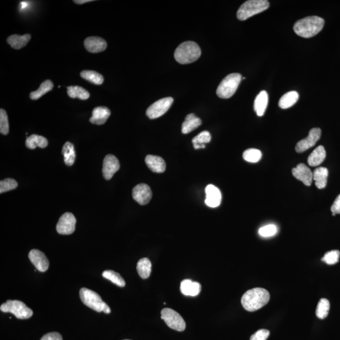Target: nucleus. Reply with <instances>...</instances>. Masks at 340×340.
Listing matches in <instances>:
<instances>
[{
    "instance_id": "473e14b6",
    "label": "nucleus",
    "mask_w": 340,
    "mask_h": 340,
    "mask_svg": "<svg viewBox=\"0 0 340 340\" xmlns=\"http://www.w3.org/2000/svg\"><path fill=\"white\" fill-rule=\"evenodd\" d=\"M211 141L210 132L205 130V131L200 132L192 139V143L195 150H199V149L206 148L205 144L210 143Z\"/></svg>"
},
{
    "instance_id": "79ce46f5",
    "label": "nucleus",
    "mask_w": 340,
    "mask_h": 340,
    "mask_svg": "<svg viewBox=\"0 0 340 340\" xmlns=\"http://www.w3.org/2000/svg\"><path fill=\"white\" fill-rule=\"evenodd\" d=\"M40 340H62V337L59 333L51 332L44 335Z\"/></svg>"
},
{
    "instance_id": "6e6552de",
    "label": "nucleus",
    "mask_w": 340,
    "mask_h": 340,
    "mask_svg": "<svg viewBox=\"0 0 340 340\" xmlns=\"http://www.w3.org/2000/svg\"><path fill=\"white\" fill-rule=\"evenodd\" d=\"M161 317L169 328L178 332H183L185 330V322L183 317L175 310L170 308H164L161 310Z\"/></svg>"
},
{
    "instance_id": "58836bf2",
    "label": "nucleus",
    "mask_w": 340,
    "mask_h": 340,
    "mask_svg": "<svg viewBox=\"0 0 340 340\" xmlns=\"http://www.w3.org/2000/svg\"><path fill=\"white\" fill-rule=\"evenodd\" d=\"M340 256V252L339 250H332L327 252L322 258L323 262L327 263L328 265H335L339 262Z\"/></svg>"
},
{
    "instance_id": "ddd939ff",
    "label": "nucleus",
    "mask_w": 340,
    "mask_h": 340,
    "mask_svg": "<svg viewBox=\"0 0 340 340\" xmlns=\"http://www.w3.org/2000/svg\"><path fill=\"white\" fill-rule=\"evenodd\" d=\"M120 168L118 159L114 155H108L103 162L102 173L105 180H109Z\"/></svg>"
},
{
    "instance_id": "f8f14e48",
    "label": "nucleus",
    "mask_w": 340,
    "mask_h": 340,
    "mask_svg": "<svg viewBox=\"0 0 340 340\" xmlns=\"http://www.w3.org/2000/svg\"><path fill=\"white\" fill-rule=\"evenodd\" d=\"M132 197L137 203L141 206H145L152 199V190L150 186L145 184L137 185L132 190Z\"/></svg>"
},
{
    "instance_id": "9d476101",
    "label": "nucleus",
    "mask_w": 340,
    "mask_h": 340,
    "mask_svg": "<svg viewBox=\"0 0 340 340\" xmlns=\"http://www.w3.org/2000/svg\"><path fill=\"white\" fill-rule=\"evenodd\" d=\"M76 223V219L73 214L66 213L61 216L56 230L60 235H71L75 231Z\"/></svg>"
},
{
    "instance_id": "f257e3e1",
    "label": "nucleus",
    "mask_w": 340,
    "mask_h": 340,
    "mask_svg": "<svg viewBox=\"0 0 340 340\" xmlns=\"http://www.w3.org/2000/svg\"><path fill=\"white\" fill-rule=\"evenodd\" d=\"M270 294L263 288H254L247 290L242 298L243 307L249 312L255 311L267 305L270 300Z\"/></svg>"
},
{
    "instance_id": "39448f33",
    "label": "nucleus",
    "mask_w": 340,
    "mask_h": 340,
    "mask_svg": "<svg viewBox=\"0 0 340 340\" xmlns=\"http://www.w3.org/2000/svg\"><path fill=\"white\" fill-rule=\"evenodd\" d=\"M242 80V76L239 73H232L226 76L217 87V96L220 98H231L235 93Z\"/></svg>"
},
{
    "instance_id": "f3484780",
    "label": "nucleus",
    "mask_w": 340,
    "mask_h": 340,
    "mask_svg": "<svg viewBox=\"0 0 340 340\" xmlns=\"http://www.w3.org/2000/svg\"><path fill=\"white\" fill-rule=\"evenodd\" d=\"M85 48L90 53H98L104 51L107 48V42L99 37H90L85 40Z\"/></svg>"
},
{
    "instance_id": "c9c22d12",
    "label": "nucleus",
    "mask_w": 340,
    "mask_h": 340,
    "mask_svg": "<svg viewBox=\"0 0 340 340\" xmlns=\"http://www.w3.org/2000/svg\"><path fill=\"white\" fill-rule=\"evenodd\" d=\"M243 157L245 161L255 163L262 158V154L257 149H248L243 153Z\"/></svg>"
},
{
    "instance_id": "bb28decb",
    "label": "nucleus",
    "mask_w": 340,
    "mask_h": 340,
    "mask_svg": "<svg viewBox=\"0 0 340 340\" xmlns=\"http://www.w3.org/2000/svg\"><path fill=\"white\" fill-rule=\"evenodd\" d=\"M27 147L31 150H35L37 147L46 148L48 145V141L46 137L39 135L33 134L28 137L26 142Z\"/></svg>"
},
{
    "instance_id": "a211bd4d",
    "label": "nucleus",
    "mask_w": 340,
    "mask_h": 340,
    "mask_svg": "<svg viewBox=\"0 0 340 340\" xmlns=\"http://www.w3.org/2000/svg\"><path fill=\"white\" fill-rule=\"evenodd\" d=\"M180 290L185 296L195 297L200 294L201 285L197 281L185 279L181 282Z\"/></svg>"
},
{
    "instance_id": "2eb2a0df",
    "label": "nucleus",
    "mask_w": 340,
    "mask_h": 340,
    "mask_svg": "<svg viewBox=\"0 0 340 340\" xmlns=\"http://www.w3.org/2000/svg\"><path fill=\"white\" fill-rule=\"evenodd\" d=\"M292 175L296 179L303 182L306 186H310L313 180V173L305 164L300 163L292 169Z\"/></svg>"
},
{
    "instance_id": "f03ea898",
    "label": "nucleus",
    "mask_w": 340,
    "mask_h": 340,
    "mask_svg": "<svg viewBox=\"0 0 340 340\" xmlns=\"http://www.w3.org/2000/svg\"><path fill=\"white\" fill-rule=\"evenodd\" d=\"M325 26L323 18L311 16L298 20L294 26V31L297 35L310 38L320 32Z\"/></svg>"
},
{
    "instance_id": "cd10ccee",
    "label": "nucleus",
    "mask_w": 340,
    "mask_h": 340,
    "mask_svg": "<svg viewBox=\"0 0 340 340\" xmlns=\"http://www.w3.org/2000/svg\"><path fill=\"white\" fill-rule=\"evenodd\" d=\"M152 264L147 258H143L139 260L137 264V271L142 278L146 279L152 273Z\"/></svg>"
},
{
    "instance_id": "c756f323",
    "label": "nucleus",
    "mask_w": 340,
    "mask_h": 340,
    "mask_svg": "<svg viewBox=\"0 0 340 340\" xmlns=\"http://www.w3.org/2000/svg\"><path fill=\"white\" fill-rule=\"evenodd\" d=\"M54 84L51 80H47L41 83L39 89L35 92H31L30 98L31 100H36L44 95L47 92L53 89Z\"/></svg>"
},
{
    "instance_id": "49530a36",
    "label": "nucleus",
    "mask_w": 340,
    "mask_h": 340,
    "mask_svg": "<svg viewBox=\"0 0 340 340\" xmlns=\"http://www.w3.org/2000/svg\"></svg>"
},
{
    "instance_id": "a18cd8bd",
    "label": "nucleus",
    "mask_w": 340,
    "mask_h": 340,
    "mask_svg": "<svg viewBox=\"0 0 340 340\" xmlns=\"http://www.w3.org/2000/svg\"><path fill=\"white\" fill-rule=\"evenodd\" d=\"M93 1V0H74V3L78 4H82L85 3H88V2Z\"/></svg>"
},
{
    "instance_id": "9b49d317",
    "label": "nucleus",
    "mask_w": 340,
    "mask_h": 340,
    "mask_svg": "<svg viewBox=\"0 0 340 340\" xmlns=\"http://www.w3.org/2000/svg\"><path fill=\"white\" fill-rule=\"evenodd\" d=\"M321 136V130L319 128H313L310 129L308 136L297 143L296 152L301 153L309 150L316 145Z\"/></svg>"
},
{
    "instance_id": "f704fd0d",
    "label": "nucleus",
    "mask_w": 340,
    "mask_h": 340,
    "mask_svg": "<svg viewBox=\"0 0 340 340\" xmlns=\"http://www.w3.org/2000/svg\"><path fill=\"white\" fill-rule=\"evenodd\" d=\"M330 304L328 299L323 298L317 306L316 314L318 318L323 319L328 316Z\"/></svg>"
},
{
    "instance_id": "c03bdc74",
    "label": "nucleus",
    "mask_w": 340,
    "mask_h": 340,
    "mask_svg": "<svg viewBox=\"0 0 340 340\" xmlns=\"http://www.w3.org/2000/svg\"><path fill=\"white\" fill-rule=\"evenodd\" d=\"M102 312L105 313V314H110V312H111L109 306H108L105 303L104 304V306H103Z\"/></svg>"
},
{
    "instance_id": "20e7f679",
    "label": "nucleus",
    "mask_w": 340,
    "mask_h": 340,
    "mask_svg": "<svg viewBox=\"0 0 340 340\" xmlns=\"http://www.w3.org/2000/svg\"><path fill=\"white\" fill-rule=\"evenodd\" d=\"M270 6L267 0H249L238 9L237 17L240 20H246L258 13L264 12Z\"/></svg>"
},
{
    "instance_id": "7c9ffc66",
    "label": "nucleus",
    "mask_w": 340,
    "mask_h": 340,
    "mask_svg": "<svg viewBox=\"0 0 340 340\" xmlns=\"http://www.w3.org/2000/svg\"><path fill=\"white\" fill-rule=\"evenodd\" d=\"M67 94L72 98H78L80 100H87L90 97V93L87 90L78 86H71L67 88Z\"/></svg>"
},
{
    "instance_id": "72a5a7b5",
    "label": "nucleus",
    "mask_w": 340,
    "mask_h": 340,
    "mask_svg": "<svg viewBox=\"0 0 340 340\" xmlns=\"http://www.w3.org/2000/svg\"><path fill=\"white\" fill-rule=\"evenodd\" d=\"M102 276L103 278L111 281L119 287H124L125 285V281L121 275L113 270H105L102 273Z\"/></svg>"
},
{
    "instance_id": "7ed1b4c3",
    "label": "nucleus",
    "mask_w": 340,
    "mask_h": 340,
    "mask_svg": "<svg viewBox=\"0 0 340 340\" xmlns=\"http://www.w3.org/2000/svg\"><path fill=\"white\" fill-rule=\"evenodd\" d=\"M201 56V49L195 42H184L177 47L174 57L182 64H190L196 62Z\"/></svg>"
},
{
    "instance_id": "dca6fc26",
    "label": "nucleus",
    "mask_w": 340,
    "mask_h": 340,
    "mask_svg": "<svg viewBox=\"0 0 340 340\" xmlns=\"http://www.w3.org/2000/svg\"><path fill=\"white\" fill-rule=\"evenodd\" d=\"M206 198L205 203L207 206L215 208L221 203L222 195L219 188L213 185H208L206 188Z\"/></svg>"
},
{
    "instance_id": "4c0bfd02",
    "label": "nucleus",
    "mask_w": 340,
    "mask_h": 340,
    "mask_svg": "<svg viewBox=\"0 0 340 340\" xmlns=\"http://www.w3.org/2000/svg\"><path fill=\"white\" fill-rule=\"evenodd\" d=\"M0 132L3 135L9 133V123L7 114L3 109L0 110Z\"/></svg>"
},
{
    "instance_id": "aec40b11",
    "label": "nucleus",
    "mask_w": 340,
    "mask_h": 340,
    "mask_svg": "<svg viewBox=\"0 0 340 340\" xmlns=\"http://www.w3.org/2000/svg\"><path fill=\"white\" fill-rule=\"evenodd\" d=\"M145 162L148 167L153 172L161 173L166 170L165 161L161 157L148 155L146 157Z\"/></svg>"
},
{
    "instance_id": "a878e982",
    "label": "nucleus",
    "mask_w": 340,
    "mask_h": 340,
    "mask_svg": "<svg viewBox=\"0 0 340 340\" xmlns=\"http://www.w3.org/2000/svg\"><path fill=\"white\" fill-rule=\"evenodd\" d=\"M299 93L296 91L287 92L283 94L279 100L278 106L282 109L292 107L299 100Z\"/></svg>"
},
{
    "instance_id": "4be33fe9",
    "label": "nucleus",
    "mask_w": 340,
    "mask_h": 340,
    "mask_svg": "<svg viewBox=\"0 0 340 340\" xmlns=\"http://www.w3.org/2000/svg\"><path fill=\"white\" fill-rule=\"evenodd\" d=\"M202 124V121L197 118L195 114H188L186 117L185 120L182 124V133L186 134L192 132L193 130L197 129Z\"/></svg>"
},
{
    "instance_id": "4468645a",
    "label": "nucleus",
    "mask_w": 340,
    "mask_h": 340,
    "mask_svg": "<svg viewBox=\"0 0 340 340\" xmlns=\"http://www.w3.org/2000/svg\"><path fill=\"white\" fill-rule=\"evenodd\" d=\"M29 258L39 272H45L48 270L49 266L48 259L42 251L35 249H31L29 252Z\"/></svg>"
},
{
    "instance_id": "6ab92c4d",
    "label": "nucleus",
    "mask_w": 340,
    "mask_h": 340,
    "mask_svg": "<svg viewBox=\"0 0 340 340\" xmlns=\"http://www.w3.org/2000/svg\"><path fill=\"white\" fill-rule=\"evenodd\" d=\"M110 116V111L107 107H96L92 112V117L90 119V122L93 124L103 125L109 119Z\"/></svg>"
},
{
    "instance_id": "5701e85b",
    "label": "nucleus",
    "mask_w": 340,
    "mask_h": 340,
    "mask_svg": "<svg viewBox=\"0 0 340 340\" xmlns=\"http://www.w3.org/2000/svg\"><path fill=\"white\" fill-rule=\"evenodd\" d=\"M326 153L325 148L323 146H319L309 155L308 159V163L310 166H317L325 160Z\"/></svg>"
},
{
    "instance_id": "b1692460",
    "label": "nucleus",
    "mask_w": 340,
    "mask_h": 340,
    "mask_svg": "<svg viewBox=\"0 0 340 340\" xmlns=\"http://www.w3.org/2000/svg\"><path fill=\"white\" fill-rule=\"evenodd\" d=\"M328 177V169L325 167L317 168L313 172V180L317 188L323 189L327 185Z\"/></svg>"
},
{
    "instance_id": "0eeeda50",
    "label": "nucleus",
    "mask_w": 340,
    "mask_h": 340,
    "mask_svg": "<svg viewBox=\"0 0 340 340\" xmlns=\"http://www.w3.org/2000/svg\"><path fill=\"white\" fill-rule=\"evenodd\" d=\"M80 297L82 303L87 307L96 312L103 311L105 303L96 292L87 288H82L80 290Z\"/></svg>"
},
{
    "instance_id": "a19ab883",
    "label": "nucleus",
    "mask_w": 340,
    "mask_h": 340,
    "mask_svg": "<svg viewBox=\"0 0 340 340\" xmlns=\"http://www.w3.org/2000/svg\"><path fill=\"white\" fill-rule=\"evenodd\" d=\"M270 332L269 330H260L254 333L250 338V340H267L268 337H269Z\"/></svg>"
},
{
    "instance_id": "2f4dec72",
    "label": "nucleus",
    "mask_w": 340,
    "mask_h": 340,
    "mask_svg": "<svg viewBox=\"0 0 340 340\" xmlns=\"http://www.w3.org/2000/svg\"><path fill=\"white\" fill-rule=\"evenodd\" d=\"M80 76L82 78L94 85H100L104 82V78L102 74L94 71H83L81 72Z\"/></svg>"
},
{
    "instance_id": "1a4fd4ad",
    "label": "nucleus",
    "mask_w": 340,
    "mask_h": 340,
    "mask_svg": "<svg viewBox=\"0 0 340 340\" xmlns=\"http://www.w3.org/2000/svg\"><path fill=\"white\" fill-rule=\"evenodd\" d=\"M173 102V98L166 97L160 99L148 107L146 110V116L151 119L159 118L168 111Z\"/></svg>"
},
{
    "instance_id": "c85d7f7f",
    "label": "nucleus",
    "mask_w": 340,
    "mask_h": 340,
    "mask_svg": "<svg viewBox=\"0 0 340 340\" xmlns=\"http://www.w3.org/2000/svg\"><path fill=\"white\" fill-rule=\"evenodd\" d=\"M62 153L64 156V163L66 165H73L76 158V153L73 144L66 142L63 146Z\"/></svg>"
},
{
    "instance_id": "e433bc0d",
    "label": "nucleus",
    "mask_w": 340,
    "mask_h": 340,
    "mask_svg": "<svg viewBox=\"0 0 340 340\" xmlns=\"http://www.w3.org/2000/svg\"><path fill=\"white\" fill-rule=\"evenodd\" d=\"M18 184L14 179H6L0 182V193L8 192L17 187Z\"/></svg>"
},
{
    "instance_id": "412c9836",
    "label": "nucleus",
    "mask_w": 340,
    "mask_h": 340,
    "mask_svg": "<svg viewBox=\"0 0 340 340\" xmlns=\"http://www.w3.org/2000/svg\"><path fill=\"white\" fill-rule=\"evenodd\" d=\"M269 102V95L267 92L263 90L256 96L254 103V109L259 117L263 116L266 110Z\"/></svg>"
},
{
    "instance_id": "37998d69",
    "label": "nucleus",
    "mask_w": 340,
    "mask_h": 340,
    "mask_svg": "<svg viewBox=\"0 0 340 340\" xmlns=\"http://www.w3.org/2000/svg\"><path fill=\"white\" fill-rule=\"evenodd\" d=\"M331 211H332V213H334L335 215H340V194L338 196L337 199L333 202L332 207H331Z\"/></svg>"
},
{
    "instance_id": "393cba45",
    "label": "nucleus",
    "mask_w": 340,
    "mask_h": 340,
    "mask_svg": "<svg viewBox=\"0 0 340 340\" xmlns=\"http://www.w3.org/2000/svg\"><path fill=\"white\" fill-rule=\"evenodd\" d=\"M31 39V35L29 33L24 35L14 34L8 38L7 42L12 48L18 50V49L23 48L24 47L27 46Z\"/></svg>"
},
{
    "instance_id": "423d86ee",
    "label": "nucleus",
    "mask_w": 340,
    "mask_h": 340,
    "mask_svg": "<svg viewBox=\"0 0 340 340\" xmlns=\"http://www.w3.org/2000/svg\"><path fill=\"white\" fill-rule=\"evenodd\" d=\"M3 312H10L18 319L31 318L33 314L32 310L28 308L23 302L18 300H8L0 307Z\"/></svg>"
},
{
    "instance_id": "ea45409f",
    "label": "nucleus",
    "mask_w": 340,
    "mask_h": 340,
    "mask_svg": "<svg viewBox=\"0 0 340 340\" xmlns=\"http://www.w3.org/2000/svg\"><path fill=\"white\" fill-rule=\"evenodd\" d=\"M259 235L262 237H271L278 233V227L274 224H269L261 227L258 231Z\"/></svg>"
}]
</instances>
